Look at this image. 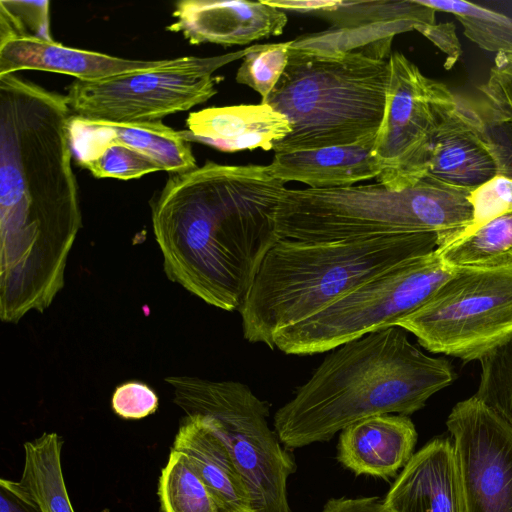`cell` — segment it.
<instances>
[{
    "instance_id": "7c38bea8",
    "label": "cell",
    "mask_w": 512,
    "mask_h": 512,
    "mask_svg": "<svg viewBox=\"0 0 512 512\" xmlns=\"http://www.w3.org/2000/svg\"><path fill=\"white\" fill-rule=\"evenodd\" d=\"M68 136L78 164L97 178L130 180L197 167L190 142L161 121L115 123L73 114Z\"/></svg>"
},
{
    "instance_id": "f1b7e54d",
    "label": "cell",
    "mask_w": 512,
    "mask_h": 512,
    "mask_svg": "<svg viewBox=\"0 0 512 512\" xmlns=\"http://www.w3.org/2000/svg\"><path fill=\"white\" fill-rule=\"evenodd\" d=\"M290 45L291 40L247 47L236 73V82L258 92L261 102L264 101L286 68Z\"/></svg>"
},
{
    "instance_id": "5b68a950",
    "label": "cell",
    "mask_w": 512,
    "mask_h": 512,
    "mask_svg": "<svg viewBox=\"0 0 512 512\" xmlns=\"http://www.w3.org/2000/svg\"><path fill=\"white\" fill-rule=\"evenodd\" d=\"M389 58L340 49L313 34L291 40L286 68L261 102L291 124L274 152L374 143L385 112Z\"/></svg>"
},
{
    "instance_id": "ba28073f",
    "label": "cell",
    "mask_w": 512,
    "mask_h": 512,
    "mask_svg": "<svg viewBox=\"0 0 512 512\" xmlns=\"http://www.w3.org/2000/svg\"><path fill=\"white\" fill-rule=\"evenodd\" d=\"M455 272L436 250L411 258L364 282L311 317L278 331L285 354L333 350L398 322L423 306Z\"/></svg>"
},
{
    "instance_id": "8992f818",
    "label": "cell",
    "mask_w": 512,
    "mask_h": 512,
    "mask_svg": "<svg viewBox=\"0 0 512 512\" xmlns=\"http://www.w3.org/2000/svg\"><path fill=\"white\" fill-rule=\"evenodd\" d=\"M472 190L430 178L401 191L381 183L286 188L277 209V234L306 242L435 234L441 248L471 227Z\"/></svg>"
},
{
    "instance_id": "ac0fdd59",
    "label": "cell",
    "mask_w": 512,
    "mask_h": 512,
    "mask_svg": "<svg viewBox=\"0 0 512 512\" xmlns=\"http://www.w3.org/2000/svg\"><path fill=\"white\" fill-rule=\"evenodd\" d=\"M186 127L187 130L180 131L185 140L223 152L257 148L273 150L274 144L291 132L288 119L261 102L191 112L186 119Z\"/></svg>"
},
{
    "instance_id": "2e32d148",
    "label": "cell",
    "mask_w": 512,
    "mask_h": 512,
    "mask_svg": "<svg viewBox=\"0 0 512 512\" xmlns=\"http://www.w3.org/2000/svg\"><path fill=\"white\" fill-rule=\"evenodd\" d=\"M498 175L473 100L460 97L431 144L424 178L475 189Z\"/></svg>"
},
{
    "instance_id": "5bb4252c",
    "label": "cell",
    "mask_w": 512,
    "mask_h": 512,
    "mask_svg": "<svg viewBox=\"0 0 512 512\" xmlns=\"http://www.w3.org/2000/svg\"><path fill=\"white\" fill-rule=\"evenodd\" d=\"M282 11L313 13L331 23L329 42L345 50L391 54L396 34L435 23L436 11L419 0L407 1H268Z\"/></svg>"
},
{
    "instance_id": "ffe728a7",
    "label": "cell",
    "mask_w": 512,
    "mask_h": 512,
    "mask_svg": "<svg viewBox=\"0 0 512 512\" xmlns=\"http://www.w3.org/2000/svg\"><path fill=\"white\" fill-rule=\"evenodd\" d=\"M165 60H133L65 46L52 40L11 38L0 41V76L21 70H40L95 81L152 69Z\"/></svg>"
},
{
    "instance_id": "4dcf8cb0",
    "label": "cell",
    "mask_w": 512,
    "mask_h": 512,
    "mask_svg": "<svg viewBox=\"0 0 512 512\" xmlns=\"http://www.w3.org/2000/svg\"><path fill=\"white\" fill-rule=\"evenodd\" d=\"M470 202L473 207L471 227L512 210V179L501 175L495 176L471 191Z\"/></svg>"
},
{
    "instance_id": "1f68e13d",
    "label": "cell",
    "mask_w": 512,
    "mask_h": 512,
    "mask_svg": "<svg viewBox=\"0 0 512 512\" xmlns=\"http://www.w3.org/2000/svg\"><path fill=\"white\" fill-rule=\"evenodd\" d=\"M114 412L125 419H140L154 413L158 397L148 385L129 381L118 386L112 396Z\"/></svg>"
},
{
    "instance_id": "4fadbf2b",
    "label": "cell",
    "mask_w": 512,
    "mask_h": 512,
    "mask_svg": "<svg viewBox=\"0 0 512 512\" xmlns=\"http://www.w3.org/2000/svg\"><path fill=\"white\" fill-rule=\"evenodd\" d=\"M446 425L465 512H512V425L474 395L456 403Z\"/></svg>"
},
{
    "instance_id": "7a4b0ae2",
    "label": "cell",
    "mask_w": 512,
    "mask_h": 512,
    "mask_svg": "<svg viewBox=\"0 0 512 512\" xmlns=\"http://www.w3.org/2000/svg\"><path fill=\"white\" fill-rule=\"evenodd\" d=\"M285 190L268 165L206 161L173 173L151 204L166 276L211 306L240 311L279 240Z\"/></svg>"
},
{
    "instance_id": "4316f807",
    "label": "cell",
    "mask_w": 512,
    "mask_h": 512,
    "mask_svg": "<svg viewBox=\"0 0 512 512\" xmlns=\"http://www.w3.org/2000/svg\"><path fill=\"white\" fill-rule=\"evenodd\" d=\"M435 11L455 15L465 36L494 53L512 51V19L477 4L460 0H419Z\"/></svg>"
},
{
    "instance_id": "e0dca14e",
    "label": "cell",
    "mask_w": 512,
    "mask_h": 512,
    "mask_svg": "<svg viewBox=\"0 0 512 512\" xmlns=\"http://www.w3.org/2000/svg\"><path fill=\"white\" fill-rule=\"evenodd\" d=\"M383 502L388 512H465L452 438L435 437L414 453Z\"/></svg>"
},
{
    "instance_id": "603a6c76",
    "label": "cell",
    "mask_w": 512,
    "mask_h": 512,
    "mask_svg": "<svg viewBox=\"0 0 512 512\" xmlns=\"http://www.w3.org/2000/svg\"><path fill=\"white\" fill-rule=\"evenodd\" d=\"M480 97L473 100L498 175L512 179V51L497 53Z\"/></svg>"
},
{
    "instance_id": "cb8c5ba5",
    "label": "cell",
    "mask_w": 512,
    "mask_h": 512,
    "mask_svg": "<svg viewBox=\"0 0 512 512\" xmlns=\"http://www.w3.org/2000/svg\"><path fill=\"white\" fill-rule=\"evenodd\" d=\"M436 251L442 261L454 269L512 268V210L472 226L461 237Z\"/></svg>"
},
{
    "instance_id": "9c48e42d",
    "label": "cell",
    "mask_w": 512,
    "mask_h": 512,
    "mask_svg": "<svg viewBox=\"0 0 512 512\" xmlns=\"http://www.w3.org/2000/svg\"><path fill=\"white\" fill-rule=\"evenodd\" d=\"M397 326L432 353L482 360L512 337V268L455 269Z\"/></svg>"
},
{
    "instance_id": "9a60e30c",
    "label": "cell",
    "mask_w": 512,
    "mask_h": 512,
    "mask_svg": "<svg viewBox=\"0 0 512 512\" xmlns=\"http://www.w3.org/2000/svg\"><path fill=\"white\" fill-rule=\"evenodd\" d=\"M167 30L181 33L193 45H244L278 36L287 24L284 11L266 1L181 0Z\"/></svg>"
},
{
    "instance_id": "e575fe53",
    "label": "cell",
    "mask_w": 512,
    "mask_h": 512,
    "mask_svg": "<svg viewBox=\"0 0 512 512\" xmlns=\"http://www.w3.org/2000/svg\"><path fill=\"white\" fill-rule=\"evenodd\" d=\"M322 512H388L383 499L377 496L329 499Z\"/></svg>"
},
{
    "instance_id": "6da1fadb",
    "label": "cell",
    "mask_w": 512,
    "mask_h": 512,
    "mask_svg": "<svg viewBox=\"0 0 512 512\" xmlns=\"http://www.w3.org/2000/svg\"><path fill=\"white\" fill-rule=\"evenodd\" d=\"M66 97L0 76V319L43 313L82 225Z\"/></svg>"
},
{
    "instance_id": "484cf974",
    "label": "cell",
    "mask_w": 512,
    "mask_h": 512,
    "mask_svg": "<svg viewBox=\"0 0 512 512\" xmlns=\"http://www.w3.org/2000/svg\"><path fill=\"white\" fill-rule=\"evenodd\" d=\"M162 512H219L189 458L171 449L158 488Z\"/></svg>"
},
{
    "instance_id": "44dd1931",
    "label": "cell",
    "mask_w": 512,
    "mask_h": 512,
    "mask_svg": "<svg viewBox=\"0 0 512 512\" xmlns=\"http://www.w3.org/2000/svg\"><path fill=\"white\" fill-rule=\"evenodd\" d=\"M172 449L189 458L219 512H254L244 478L226 446L201 415H186Z\"/></svg>"
},
{
    "instance_id": "52a82bcc",
    "label": "cell",
    "mask_w": 512,
    "mask_h": 512,
    "mask_svg": "<svg viewBox=\"0 0 512 512\" xmlns=\"http://www.w3.org/2000/svg\"><path fill=\"white\" fill-rule=\"evenodd\" d=\"M174 403L201 415L223 442L251 495L254 512H290L287 481L296 463L268 424L269 405L238 381L169 376Z\"/></svg>"
},
{
    "instance_id": "30bf717a",
    "label": "cell",
    "mask_w": 512,
    "mask_h": 512,
    "mask_svg": "<svg viewBox=\"0 0 512 512\" xmlns=\"http://www.w3.org/2000/svg\"><path fill=\"white\" fill-rule=\"evenodd\" d=\"M246 48L211 57L167 59L156 68L101 80H75L66 101L74 115L115 123L155 122L189 110L217 93L222 76L213 73L237 59Z\"/></svg>"
},
{
    "instance_id": "8fae6325",
    "label": "cell",
    "mask_w": 512,
    "mask_h": 512,
    "mask_svg": "<svg viewBox=\"0 0 512 512\" xmlns=\"http://www.w3.org/2000/svg\"><path fill=\"white\" fill-rule=\"evenodd\" d=\"M389 63L385 112L372 152L380 167L378 183L401 191L425 177L438 127L460 96L400 52L391 53Z\"/></svg>"
},
{
    "instance_id": "277c9868",
    "label": "cell",
    "mask_w": 512,
    "mask_h": 512,
    "mask_svg": "<svg viewBox=\"0 0 512 512\" xmlns=\"http://www.w3.org/2000/svg\"><path fill=\"white\" fill-rule=\"evenodd\" d=\"M437 247L435 234L324 242L279 239L265 256L239 311L244 338L273 349L278 331Z\"/></svg>"
},
{
    "instance_id": "7402d4cb",
    "label": "cell",
    "mask_w": 512,
    "mask_h": 512,
    "mask_svg": "<svg viewBox=\"0 0 512 512\" xmlns=\"http://www.w3.org/2000/svg\"><path fill=\"white\" fill-rule=\"evenodd\" d=\"M373 145L363 143L275 153L268 166L284 183L297 181L312 189L349 187L380 174Z\"/></svg>"
},
{
    "instance_id": "f546056e",
    "label": "cell",
    "mask_w": 512,
    "mask_h": 512,
    "mask_svg": "<svg viewBox=\"0 0 512 512\" xmlns=\"http://www.w3.org/2000/svg\"><path fill=\"white\" fill-rule=\"evenodd\" d=\"M11 38L52 40L49 1H0V41Z\"/></svg>"
},
{
    "instance_id": "d4e9b609",
    "label": "cell",
    "mask_w": 512,
    "mask_h": 512,
    "mask_svg": "<svg viewBox=\"0 0 512 512\" xmlns=\"http://www.w3.org/2000/svg\"><path fill=\"white\" fill-rule=\"evenodd\" d=\"M62 444L54 432L24 444V468L18 482L39 512H75L62 472Z\"/></svg>"
},
{
    "instance_id": "d6986e66",
    "label": "cell",
    "mask_w": 512,
    "mask_h": 512,
    "mask_svg": "<svg viewBox=\"0 0 512 512\" xmlns=\"http://www.w3.org/2000/svg\"><path fill=\"white\" fill-rule=\"evenodd\" d=\"M416 442L417 432L408 416L375 415L341 431L337 459L356 475L387 480L407 464Z\"/></svg>"
},
{
    "instance_id": "3957f363",
    "label": "cell",
    "mask_w": 512,
    "mask_h": 512,
    "mask_svg": "<svg viewBox=\"0 0 512 512\" xmlns=\"http://www.w3.org/2000/svg\"><path fill=\"white\" fill-rule=\"evenodd\" d=\"M456 377L447 359L426 355L403 328L377 330L333 349L277 410L274 430L289 450L328 441L367 417L408 416Z\"/></svg>"
},
{
    "instance_id": "d6a6232c",
    "label": "cell",
    "mask_w": 512,
    "mask_h": 512,
    "mask_svg": "<svg viewBox=\"0 0 512 512\" xmlns=\"http://www.w3.org/2000/svg\"><path fill=\"white\" fill-rule=\"evenodd\" d=\"M415 30L446 55L445 69H451L462 55L461 43L456 34V27L452 22H435L419 26Z\"/></svg>"
},
{
    "instance_id": "836d02e7",
    "label": "cell",
    "mask_w": 512,
    "mask_h": 512,
    "mask_svg": "<svg viewBox=\"0 0 512 512\" xmlns=\"http://www.w3.org/2000/svg\"><path fill=\"white\" fill-rule=\"evenodd\" d=\"M0 512H39L18 481L0 480Z\"/></svg>"
},
{
    "instance_id": "83f0119b",
    "label": "cell",
    "mask_w": 512,
    "mask_h": 512,
    "mask_svg": "<svg viewBox=\"0 0 512 512\" xmlns=\"http://www.w3.org/2000/svg\"><path fill=\"white\" fill-rule=\"evenodd\" d=\"M480 364V381L474 396L512 425V337Z\"/></svg>"
}]
</instances>
